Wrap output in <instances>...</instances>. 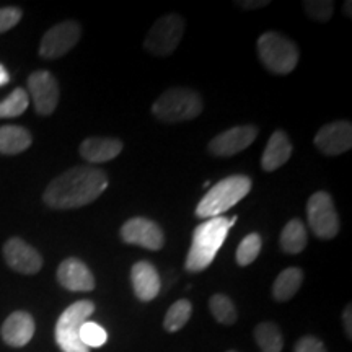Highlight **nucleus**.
<instances>
[{"label":"nucleus","mask_w":352,"mask_h":352,"mask_svg":"<svg viewBox=\"0 0 352 352\" xmlns=\"http://www.w3.org/2000/svg\"><path fill=\"white\" fill-rule=\"evenodd\" d=\"M108 175L95 166H74L47 184L43 201L51 209H77L91 204L108 188Z\"/></svg>","instance_id":"f257e3e1"},{"label":"nucleus","mask_w":352,"mask_h":352,"mask_svg":"<svg viewBox=\"0 0 352 352\" xmlns=\"http://www.w3.org/2000/svg\"><path fill=\"white\" fill-rule=\"evenodd\" d=\"M228 232H230V223H228V219L222 215L206 220L201 226H197L192 233V243L188 252L184 270L189 272H202L208 270L217 256L219 250L222 248Z\"/></svg>","instance_id":"f03ea898"},{"label":"nucleus","mask_w":352,"mask_h":352,"mask_svg":"<svg viewBox=\"0 0 352 352\" xmlns=\"http://www.w3.org/2000/svg\"><path fill=\"white\" fill-rule=\"evenodd\" d=\"M253 183L246 175H232L220 182L208 191L196 208V217L214 219L220 217L233 206L239 204L248 195Z\"/></svg>","instance_id":"7ed1b4c3"},{"label":"nucleus","mask_w":352,"mask_h":352,"mask_svg":"<svg viewBox=\"0 0 352 352\" xmlns=\"http://www.w3.org/2000/svg\"><path fill=\"white\" fill-rule=\"evenodd\" d=\"M202 108L204 101L197 91L175 87L158 96L152 107V113L158 121L165 124H176V122L195 120L202 113Z\"/></svg>","instance_id":"20e7f679"},{"label":"nucleus","mask_w":352,"mask_h":352,"mask_svg":"<svg viewBox=\"0 0 352 352\" xmlns=\"http://www.w3.org/2000/svg\"><path fill=\"white\" fill-rule=\"evenodd\" d=\"M258 54L264 67L276 76H287L298 63L297 44L277 32H266L259 36Z\"/></svg>","instance_id":"39448f33"},{"label":"nucleus","mask_w":352,"mask_h":352,"mask_svg":"<svg viewBox=\"0 0 352 352\" xmlns=\"http://www.w3.org/2000/svg\"><path fill=\"white\" fill-rule=\"evenodd\" d=\"M95 303L90 300H78L69 305L60 314L56 323L54 336L57 346L63 352H90L80 340V328L94 315Z\"/></svg>","instance_id":"423d86ee"},{"label":"nucleus","mask_w":352,"mask_h":352,"mask_svg":"<svg viewBox=\"0 0 352 352\" xmlns=\"http://www.w3.org/2000/svg\"><path fill=\"white\" fill-rule=\"evenodd\" d=\"M184 33V20L183 16L175 15H165L160 16L151 32L147 33L145 38L144 47L145 51L151 52L153 56H170L176 47H178L179 41H182Z\"/></svg>","instance_id":"0eeeda50"},{"label":"nucleus","mask_w":352,"mask_h":352,"mask_svg":"<svg viewBox=\"0 0 352 352\" xmlns=\"http://www.w3.org/2000/svg\"><path fill=\"white\" fill-rule=\"evenodd\" d=\"M307 219L311 232L318 239L329 240L340 232V217L333 197L327 191H318L307 202Z\"/></svg>","instance_id":"6e6552de"},{"label":"nucleus","mask_w":352,"mask_h":352,"mask_svg":"<svg viewBox=\"0 0 352 352\" xmlns=\"http://www.w3.org/2000/svg\"><path fill=\"white\" fill-rule=\"evenodd\" d=\"M82 36V26L74 20L63 21V23L52 26L44 34L39 44V56L43 59H59L67 54L70 50L78 43Z\"/></svg>","instance_id":"1a4fd4ad"},{"label":"nucleus","mask_w":352,"mask_h":352,"mask_svg":"<svg viewBox=\"0 0 352 352\" xmlns=\"http://www.w3.org/2000/svg\"><path fill=\"white\" fill-rule=\"evenodd\" d=\"M121 239L127 245L142 246L152 252H158L165 245V235L160 226L145 217H132L127 220L121 227Z\"/></svg>","instance_id":"9d476101"},{"label":"nucleus","mask_w":352,"mask_h":352,"mask_svg":"<svg viewBox=\"0 0 352 352\" xmlns=\"http://www.w3.org/2000/svg\"><path fill=\"white\" fill-rule=\"evenodd\" d=\"M30 95L33 98L34 109L41 116H50L56 111L59 103V83L50 70H36L28 77Z\"/></svg>","instance_id":"9b49d317"},{"label":"nucleus","mask_w":352,"mask_h":352,"mask_svg":"<svg viewBox=\"0 0 352 352\" xmlns=\"http://www.w3.org/2000/svg\"><path fill=\"white\" fill-rule=\"evenodd\" d=\"M3 259L8 267L20 274H36L43 267V256L25 240L13 236L3 245Z\"/></svg>","instance_id":"f8f14e48"},{"label":"nucleus","mask_w":352,"mask_h":352,"mask_svg":"<svg viewBox=\"0 0 352 352\" xmlns=\"http://www.w3.org/2000/svg\"><path fill=\"white\" fill-rule=\"evenodd\" d=\"M258 129L254 126H236L215 135L209 142V152L215 157H232L254 142Z\"/></svg>","instance_id":"ddd939ff"},{"label":"nucleus","mask_w":352,"mask_h":352,"mask_svg":"<svg viewBox=\"0 0 352 352\" xmlns=\"http://www.w3.org/2000/svg\"><path fill=\"white\" fill-rule=\"evenodd\" d=\"M315 145L324 155L334 157L347 152L352 145V126L349 121L324 124L315 135Z\"/></svg>","instance_id":"4468645a"},{"label":"nucleus","mask_w":352,"mask_h":352,"mask_svg":"<svg viewBox=\"0 0 352 352\" xmlns=\"http://www.w3.org/2000/svg\"><path fill=\"white\" fill-rule=\"evenodd\" d=\"M57 280L70 292H90L95 289V277L78 258H67L57 267Z\"/></svg>","instance_id":"2eb2a0df"},{"label":"nucleus","mask_w":352,"mask_h":352,"mask_svg":"<svg viewBox=\"0 0 352 352\" xmlns=\"http://www.w3.org/2000/svg\"><path fill=\"white\" fill-rule=\"evenodd\" d=\"M34 329H36V324H34L33 316L28 311L19 310L13 311L3 321L2 328H0V336L7 346L23 347L33 340Z\"/></svg>","instance_id":"dca6fc26"},{"label":"nucleus","mask_w":352,"mask_h":352,"mask_svg":"<svg viewBox=\"0 0 352 352\" xmlns=\"http://www.w3.org/2000/svg\"><path fill=\"white\" fill-rule=\"evenodd\" d=\"M131 283L135 297L142 302H151L160 294V274L152 263L139 261L131 270Z\"/></svg>","instance_id":"f3484780"},{"label":"nucleus","mask_w":352,"mask_h":352,"mask_svg":"<svg viewBox=\"0 0 352 352\" xmlns=\"http://www.w3.org/2000/svg\"><path fill=\"white\" fill-rule=\"evenodd\" d=\"M122 142L114 138H88L80 144V157L88 164H104L120 155Z\"/></svg>","instance_id":"a211bd4d"},{"label":"nucleus","mask_w":352,"mask_h":352,"mask_svg":"<svg viewBox=\"0 0 352 352\" xmlns=\"http://www.w3.org/2000/svg\"><path fill=\"white\" fill-rule=\"evenodd\" d=\"M292 155V144L284 131H276L270 138L266 148H264L261 166L264 171H274L287 164Z\"/></svg>","instance_id":"6ab92c4d"},{"label":"nucleus","mask_w":352,"mask_h":352,"mask_svg":"<svg viewBox=\"0 0 352 352\" xmlns=\"http://www.w3.org/2000/svg\"><path fill=\"white\" fill-rule=\"evenodd\" d=\"M33 142L32 134L21 126L0 127V153L2 155H16L25 152Z\"/></svg>","instance_id":"aec40b11"},{"label":"nucleus","mask_w":352,"mask_h":352,"mask_svg":"<svg viewBox=\"0 0 352 352\" xmlns=\"http://www.w3.org/2000/svg\"><path fill=\"white\" fill-rule=\"evenodd\" d=\"M303 283V271L300 267H287L276 277L272 285V296L277 302H287L300 289Z\"/></svg>","instance_id":"412c9836"},{"label":"nucleus","mask_w":352,"mask_h":352,"mask_svg":"<svg viewBox=\"0 0 352 352\" xmlns=\"http://www.w3.org/2000/svg\"><path fill=\"white\" fill-rule=\"evenodd\" d=\"M307 228L300 219H292L280 233V248L287 254H298L307 248Z\"/></svg>","instance_id":"4be33fe9"},{"label":"nucleus","mask_w":352,"mask_h":352,"mask_svg":"<svg viewBox=\"0 0 352 352\" xmlns=\"http://www.w3.org/2000/svg\"><path fill=\"white\" fill-rule=\"evenodd\" d=\"M254 340L263 352H280L284 347L283 333L272 321H263L254 328Z\"/></svg>","instance_id":"5701e85b"},{"label":"nucleus","mask_w":352,"mask_h":352,"mask_svg":"<svg viewBox=\"0 0 352 352\" xmlns=\"http://www.w3.org/2000/svg\"><path fill=\"white\" fill-rule=\"evenodd\" d=\"M191 314H192L191 302L186 300V298L176 300L173 305L168 308V311H166L165 320H164V328L168 333L179 331V329L188 323L189 318H191Z\"/></svg>","instance_id":"b1692460"},{"label":"nucleus","mask_w":352,"mask_h":352,"mask_svg":"<svg viewBox=\"0 0 352 352\" xmlns=\"http://www.w3.org/2000/svg\"><path fill=\"white\" fill-rule=\"evenodd\" d=\"M30 104V96L25 88H15L6 100L0 101V120L3 118H19L26 111Z\"/></svg>","instance_id":"393cba45"},{"label":"nucleus","mask_w":352,"mask_h":352,"mask_svg":"<svg viewBox=\"0 0 352 352\" xmlns=\"http://www.w3.org/2000/svg\"><path fill=\"white\" fill-rule=\"evenodd\" d=\"M209 310L219 323L228 324V327L235 323L236 318H239L233 302L227 296H223V294H214V296L210 297Z\"/></svg>","instance_id":"a878e982"},{"label":"nucleus","mask_w":352,"mask_h":352,"mask_svg":"<svg viewBox=\"0 0 352 352\" xmlns=\"http://www.w3.org/2000/svg\"><path fill=\"white\" fill-rule=\"evenodd\" d=\"M261 246H263V240L258 233H250L246 235L241 243L236 248V263L240 266H248L252 264L254 259L259 256L261 253Z\"/></svg>","instance_id":"bb28decb"},{"label":"nucleus","mask_w":352,"mask_h":352,"mask_svg":"<svg viewBox=\"0 0 352 352\" xmlns=\"http://www.w3.org/2000/svg\"><path fill=\"white\" fill-rule=\"evenodd\" d=\"M80 340L88 349L90 347H101L108 341V334L103 327H100L95 321H87L80 328Z\"/></svg>","instance_id":"cd10ccee"},{"label":"nucleus","mask_w":352,"mask_h":352,"mask_svg":"<svg viewBox=\"0 0 352 352\" xmlns=\"http://www.w3.org/2000/svg\"><path fill=\"white\" fill-rule=\"evenodd\" d=\"M303 7H305L307 15L310 19L321 21V23H327L334 12V2L331 0H307Z\"/></svg>","instance_id":"c85d7f7f"},{"label":"nucleus","mask_w":352,"mask_h":352,"mask_svg":"<svg viewBox=\"0 0 352 352\" xmlns=\"http://www.w3.org/2000/svg\"><path fill=\"white\" fill-rule=\"evenodd\" d=\"M23 12L19 7H3L0 8V34L12 30L20 23Z\"/></svg>","instance_id":"c756f323"},{"label":"nucleus","mask_w":352,"mask_h":352,"mask_svg":"<svg viewBox=\"0 0 352 352\" xmlns=\"http://www.w3.org/2000/svg\"><path fill=\"white\" fill-rule=\"evenodd\" d=\"M294 352H328L323 342L314 336H305L296 344Z\"/></svg>","instance_id":"7c9ffc66"},{"label":"nucleus","mask_w":352,"mask_h":352,"mask_svg":"<svg viewBox=\"0 0 352 352\" xmlns=\"http://www.w3.org/2000/svg\"><path fill=\"white\" fill-rule=\"evenodd\" d=\"M235 3L243 10H258V8L270 6V0H241V2Z\"/></svg>","instance_id":"2f4dec72"},{"label":"nucleus","mask_w":352,"mask_h":352,"mask_svg":"<svg viewBox=\"0 0 352 352\" xmlns=\"http://www.w3.org/2000/svg\"><path fill=\"white\" fill-rule=\"evenodd\" d=\"M342 324H344V331H346L347 340H352V308H351V305H347L344 314H342Z\"/></svg>","instance_id":"473e14b6"},{"label":"nucleus","mask_w":352,"mask_h":352,"mask_svg":"<svg viewBox=\"0 0 352 352\" xmlns=\"http://www.w3.org/2000/svg\"><path fill=\"white\" fill-rule=\"evenodd\" d=\"M8 82H10V76H8V70L3 67L2 64H0V87L7 85Z\"/></svg>","instance_id":"72a5a7b5"},{"label":"nucleus","mask_w":352,"mask_h":352,"mask_svg":"<svg viewBox=\"0 0 352 352\" xmlns=\"http://www.w3.org/2000/svg\"><path fill=\"white\" fill-rule=\"evenodd\" d=\"M351 7H352V2H351V0H347V2L344 3V12L347 13V16H352V13H351Z\"/></svg>","instance_id":"f704fd0d"},{"label":"nucleus","mask_w":352,"mask_h":352,"mask_svg":"<svg viewBox=\"0 0 352 352\" xmlns=\"http://www.w3.org/2000/svg\"><path fill=\"white\" fill-rule=\"evenodd\" d=\"M228 352H236V351H228Z\"/></svg>","instance_id":"c9c22d12"}]
</instances>
